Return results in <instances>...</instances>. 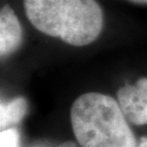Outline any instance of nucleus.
Segmentation results:
<instances>
[{"instance_id": "f03ea898", "label": "nucleus", "mask_w": 147, "mask_h": 147, "mask_svg": "<svg viewBox=\"0 0 147 147\" xmlns=\"http://www.w3.org/2000/svg\"><path fill=\"white\" fill-rule=\"evenodd\" d=\"M118 100L96 92L74 100L71 124L82 147H138Z\"/></svg>"}, {"instance_id": "0eeeda50", "label": "nucleus", "mask_w": 147, "mask_h": 147, "mask_svg": "<svg viewBox=\"0 0 147 147\" xmlns=\"http://www.w3.org/2000/svg\"><path fill=\"white\" fill-rule=\"evenodd\" d=\"M58 147H79L76 144H74L73 142H65V143H62L60 146Z\"/></svg>"}, {"instance_id": "6e6552de", "label": "nucleus", "mask_w": 147, "mask_h": 147, "mask_svg": "<svg viewBox=\"0 0 147 147\" xmlns=\"http://www.w3.org/2000/svg\"><path fill=\"white\" fill-rule=\"evenodd\" d=\"M138 147H147V137H142L138 143Z\"/></svg>"}, {"instance_id": "7ed1b4c3", "label": "nucleus", "mask_w": 147, "mask_h": 147, "mask_svg": "<svg viewBox=\"0 0 147 147\" xmlns=\"http://www.w3.org/2000/svg\"><path fill=\"white\" fill-rule=\"evenodd\" d=\"M117 99L126 120L134 125L147 124V78L127 84L117 93Z\"/></svg>"}, {"instance_id": "39448f33", "label": "nucleus", "mask_w": 147, "mask_h": 147, "mask_svg": "<svg viewBox=\"0 0 147 147\" xmlns=\"http://www.w3.org/2000/svg\"><path fill=\"white\" fill-rule=\"evenodd\" d=\"M28 110V104L24 97H16L0 106V126L1 130L13 127L23 120Z\"/></svg>"}, {"instance_id": "423d86ee", "label": "nucleus", "mask_w": 147, "mask_h": 147, "mask_svg": "<svg viewBox=\"0 0 147 147\" xmlns=\"http://www.w3.org/2000/svg\"><path fill=\"white\" fill-rule=\"evenodd\" d=\"M0 147H20V133L16 127L1 130Z\"/></svg>"}, {"instance_id": "1a4fd4ad", "label": "nucleus", "mask_w": 147, "mask_h": 147, "mask_svg": "<svg viewBox=\"0 0 147 147\" xmlns=\"http://www.w3.org/2000/svg\"><path fill=\"white\" fill-rule=\"evenodd\" d=\"M127 1L136 3V5H147V0H127Z\"/></svg>"}, {"instance_id": "9d476101", "label": "nucleus", "mask_w": 147, "mask_h": 147, "mask_svg": "<svg viewBox=\"0 0 147 147\" xmlns=\"http://www.w3.org/2000/svg\"><path fill=\"white\" fill-rule=\"evenodd\" d=\"M35 147H46V146H42V145H37V146H35Z\"/></svg>"}, {"instance_id": "f257e3e1", "label": "nucleus", "mask_w": 147, "mask_h": 147, "mask_svg": "<svg viewBox=\"0 0 147 147\" xmlns=\"http://www.w3.org/2000/svg\"><path fill=\"white\" fill-rule=\"evenodd\" d=\"M24 10L36 30L78 47L95 42L104 26L96 0H24Z\"/></svg>"}, {"instance_id": "20e7f679", "label": "nucleus", "mask_w": 147, "mask_h": 147, "mask_svg": "<svg viewBox=\"0 0 147 147\" xmlns=\"http://www.w3.org/2000/svg\"><path fill=\"white\" fill-rule=\"evenodd\" d=\"M23 40L20 21L9 5L0 11V55L2 58L16 51Z\"/></svg>"}]
</instances>
